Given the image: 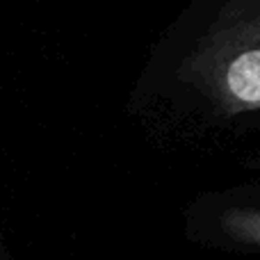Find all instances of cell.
<instances>
[{
    "mask_svg": "<svg viewBox=\"0 0 260 260\" xmlns=\"http://www.w3.org/2000/svg\"><path fill=\"white\" fill-rule=\"evenodd\" d=\"M178 76L226 117L260 112V0L226 5Z\"/></svg>",
    "mask_w": 260,
    "mask_h": 260,
    "instance_id": "6da1fadb",
    "label": "cell"
},
{
    "mask_svg": "<svg viewBox=\"0 0 260 260\" xmlns=\"http://www.w3.org/2000/svg\"><path fill=\"white\" fill-rule=\"evenodd\" d=\"M221 229L235 242L260 249V210H242V208L229 210L221 217Z\"/></svg>",
    "mask_w": 260,
    "mask_h": 260,
    "instance_id": "7a4b0ae2",
    "label": "cell"
}]
</instances>
